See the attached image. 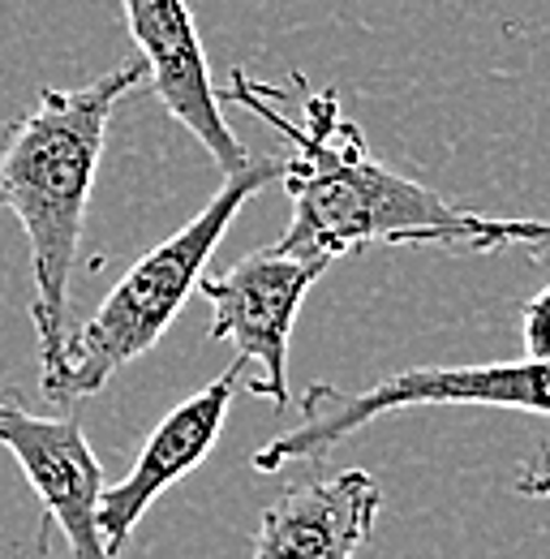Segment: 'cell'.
<instances>
[{"instance_id": "cell-1", "label": "cell", "mask_w": 550, "mask_h": 559, "mask_svg": "<svg viewBox=\"0 0 550 559\" xmlns=\"http://www.w3.org/2000/svg\"><path fill=\"white\" fill-rule=\"evenodd\" d=\"M297 117L284 104V86H272L246 70L232 73L228 95L267 121L288 142L279 159V186L292 199V219L272 250L284 259L332 263L366 246H465V211L439 199L434 190L379 164L366 134L340 112L336 91L288 86Z\"/></svg>"}, {"instance_id": "cell-2", "label": "cell", "mask_w": 550, "mask_h": 559, "mask_svg": "<svg viewBox=\"0 0 550 559\" xmlns=\"http://www.w3.org/2000/svg\"><path fill=\"white\" fill-rule=\"evenodd\" d=\"M146 82L142 61L117 66L82 86H44L35 104L0 130V211H13L31 241L35 336L44 383L61 374L69 336V288L82 263L86 203L108 146L117 104Z\"/></svg>"}, {"instance_id": "cell-3", "label": "cell", "mask_w": 550, "mask_h": 559, "mask_svg": "<svg viewBox=\"0 0 550 559\" xmlns=\"http://www.w3.org/2000/svg\"><path fill=\"white\" fill-rule=\"evenodd\" d=\"M267 181H279V159H254L246 173L224 177V186L211 194V203L190 224H181L168 241L146 250L125 272V280L91 310V319H82L65 336L61 374L52 383H44V401L48 405L86 401V396L104 392L117 370H125L130 361H138L151 349L172 328V319L181 314L190 293L199 288L206 259L232 228L237 211Z\"/></svg>"}, {"instance_id": "cell-4", "label": "cell", "mask_w": 550, "mask_h": 559, "mask_svg": "<svg viewBox=\"0 0 550 559\" xmlns=\"http://www.w3.org/2000/svg\"><path fill=\"white\" fill-rule=\"evenodd\" d=\"M421 405H481V409H521L550 418V357L490 361V366H417L387 374L361 392L332 383H310L297 401L301 421L254 452L259 474H279L292 461H314L344 443L366 421L421 409Z\"/></svg>"}, {"instance_id": "cell-5", "label": "cell", "mask_w": 550, "mask_h": 559, "mask_svg": "<svg viewBox=\"0 0 550 559\" xmlns=\"http://www.w3.org/2000/svg\"><path fill=\"white\" fill-rule=\"evenodd\" d=\"M332 263L284 259L275 250H254L228 272L199 280V293L211 301V341H228L246 361V392L284 409L288 388V341L297 310L314 280Z\"/></svg>"}, {"instance_id": "cell-6", "label": "cell", "mask_w": 550, "mask_h": 559, "mask_svg": "<svg viewBox=\"0 0 550 559\" xmlns=\"http://www.w3.org/2000/svg\"><path fill=\"white\" fill-rule=\"evenodd\" d=\"M121 13L164 112L203 146L224 177L246 173L254 159L224 117V99L211 82L194 9L186 0H121Z\"/></svg>"}, {"instance_id": "cell-7", "label": "cell", "mask_w": 550, "mask_h": 559, "mask_svg": "<svg viewBox=\"0 0 550 559\" xmlns=\"http://www.w3.org/2000/svg\"><path fill=\"white\" fill-rule=\"evenodd\" d=\"M0 448L39 495L44 534L61 530L73 559H112L99 534V499L108 483L82 435V421L73 414L39 418L13 401H0Z\"/></svg>"}, {"instance_id": "cell-8", "label": "cell", "mask_w": 550, "mask_h": 559, "mask_svg": "<svg viewBox=\"0 0 550 559\" xmlns=\"http://www.w3.org/2000/svg\"><path fill=\"white\" fill-rule=\"evenodd\" d=\"M237 388H246V361L241 357L228 370H219L194 396H186L172 414H164V421L146 435V443L138 452L134 469L125 474V483L104 487L99 534H104V547H108L112 559L121 556V547L130 543L142 512L172 483H181L190 469H199L206 461V452L215 448V439H219V430L228 421Z\"/></svg>"}, {"instance_id": "cell-9", "label": "cell", "mask_w": 550, "mask_h": 559, "mask_svg": "<svg viewBox=\"0 0 550 559\" xmlns=\"http://www.w3.org/2000/svg\"><path fill=\"white\" fill-rule=\"evenodd\" d=\"M383 490L366 469H340L284 490L263 508L250 559H357L374 534Z\"/></svg>"}, {"instance_id": "cell-10", "label": "cell", "mask_w": 550, "mask_h": 559, "mask_svg": "<svg viewBox=\"0 0 550 559\" xmlns=\"http://www.w3.org/2000/svg\"><path fill=\"white\" fill-rule=\"evenodd\" d=\"M503 246H525L534 254L550 250V219H512V215H478L465 211V246L461 250H503Z\"/></svg>"}, {"instance_id": "cell-11", "label": "cell", "mask_w": 550, "mask_h": 559, "mask_svg": "<svg viewBox=\"0 0 550 559\" xmlns=\"http://www.w3.org/2000/svg\"><path fill=\"white\" fill-rule=\"evenodd\" d=\"M521 345L529 357H550V284L521 306Z\"/></svg>"}, {"instance_id": "cell-12", "label": "cell", "mask_w": 550, "mask_h": 559, "mask_svg": "<svg viewBox=\"0 0 550 559\" xmlns=\"http://www.w3.org/2000/svg\"><path fill=\"white\" fill-rule=\"evenodd\" d=\"M516 495H525V499H550V443H542L538 456H529V465L516 474Z\"/></svg>"}]
</instances>
